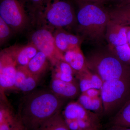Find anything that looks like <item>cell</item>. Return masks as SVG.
I'll list each match as a JSON object with an SVG mask.
<instances>
[{
  "label": "cell",
  "instance_id": "19",
  "mask_svg": "<svg viewBox=\"0 0 130 130\" xmlns=\"http://www.w3.org/2000/svg\"><path fill=\"white\" fill-rule=\"evenodd\" d=\"M35 130H70L60 113L44 121Z\"/></svg>",
  "mask_w": 130,
  "mask_h": 130
},
{
  "label": "cell",
  "instance_id": "16",
  "mask_svg": "<svg viewBox=\"0 0 130 130\" xmlns=\"http://www.w3.org/2000/svg\"><path fill=\"white\" fill-rule=\"evenodd\" d=\"M49 62L46 55L42 52L38 51L25 67L31 74L40 76L47 68Z\"/></svg>",
  "mask_w": 130,
  "mask_h": 130
},
{
  "label": "cell",
  "instance_id": "31",
  "mask_svg": "<svg viewBox=\"0 0 130 130\" xmlns=\"http://www.w3.org/2000/svg\"><path fill=\"white\" fill-rule=\"evenodd\" d=\"M108 1L115 2H118L120 1H123V0H106Z\"/></svg>",
  "mask_w": 130,
  "mask_h": 130
},
{
  "label": "cell",
  "instance_id": "15",
  "mask_svg": "<svg viewBox=\"0 0 130 130\" xmlns=\"http://www.w3.org/2000/svg\"><path fill=\"white\" fill-rule=\"evenodd\" d=\"M110 20L124 26H130V5H116L107 10Z\"/></svg>",
  "mask_w": 130,
  "mask_h": 130
},
{
  "label": "cell",
  "instance_id": "32",
  "mask_svg": "<svg viewBox=\"0 0 130 130\" xmlns=\"http://www.w3.org/2000/svg\"><path fill=\"white\" fill-rule=\"evenodd\" d=\"M93 130H100V128H97V129H95Z\"/></svg>",
  "mask_w": 130,
  "mask_h": 130
},
{
  "label": "cell",
  "instance_id": "17",
  "mask_svg": "<svg viewBox=\"0 0 130 130\" xmlns=\"http://www.w3.org/2000/svg\"><path fill=\"white\" fill-rule=\"evenodd\" d=\"M52 78L67 82H75L74 70L68 63L64 60L59 61L55 65Z\"/></svg>",
  "mask_w": 130,
  "mask_h": 130
},
{
  "label": "cell",
  "instance_id": "27",
  "mask_svg": "<svg viewBox=\"0 0 130 130\" xmlns=\"http://www.w3.org/2000/svg\"><path fill=\"white\" fill-rule=\"evenodd\" d=\"M108 130H130V127L118 125H113Z\"/></svg>",
  "mask_w": 130,
  "mask_h": 130
},
{
  "label": "cell",
  "instance_id": "3",
  "mask_svg": "<svg viewBox=\"0 0 130 130\" xmlns=\"http://www.w3.org/2000/svg\"><path fill=\"white\" fill-rule=\"evenodd\" d=\"M89 70L97 74L103 82L115 79L130 78V66L107 50H98L86 58Z\"/></svg>",
  "mask_w": 130,
  "mask_h": 130
},
{
  "label": "cell",
  "instance_id": "6",
  "mask_svg": "<svg viewBox=\"0 0 130 130\" xmlns=\"http://www.w3.org/2000/svg\"><path fill=\"white\" fill-rule=\"evenodd\" d=\"M32 17L26 0H1L0 18L13 30L20 31L25 29Z\"/></svg>",
  "mask_w": 130,
  "mask_h": 130
},
{
  "label": "cell",
  "instance_id": "22",
  "mask_svg": "<svg viewBox=\"0 0 130 130\" xmlns=\"http://www.w3.org/2000/svg\"><path fill=\"white\" fill-rule=\"evenodd\" d=\"M11 27L0 18V43L2 45L10 37L12 31Z\"/></svg>",
  "mask_w": 130,
  "mask_h": 130
},
{
  "label": "cell",
  "instance_id": "29",
  "mask_svg": "<svg viewBox=\"0 0 130 130\" xmlns=\"http://www.w3.org/2000/svg\"><path fill=\"white\" fill-rule=\"evenodd\" d=\"M116 5H130V0H123L120 1L116 2Z\"/></svg>",
  "mask_w": 130,
  "mask_h": 130
},
{
  "label": "cell",
  "instance_id": "18",
  "mask_svg": "<svg viewBox=\"0 0 130 130\" xmlns=\"http://www.w3.org/2000/svg\"><path fill=\"white\" fill-rule=\"evenodd\" d=\"M77 101L85 109L98 114L103 111L102 100L101 96L90 97L84 93H81Z\"/></svg>",
  "mask_w": 130,
  "mask_h": 130
},
{
  "label": "cell",
  "instance_id": "12",
  "mask_svg": "<svg viewBox=\"0 0 130 130\" xmlns=\"http://www.w3.org/2000/svg\"><path fill=\"white\" fill-rule=\"evenodd\" d=\"M63 116L65 119L99 121L98 114L85 109L77 101L68 103L63 111Z\"/></svg>",
  "mask_w": 130,
  "mask_h": 130
},
{
  "label": "cell",
  "instance_id": "21",
  "mask_svg": "<svg viewBox=\"0 0 130 130\" xmlns=\"http://www.w3.org/2000/svg\"><path fill=\"white\" fill-rule=\"evenodd\" d=\"M40 77V76L33 75L29 72V73L18 90L23 92H29L32 90L37 85Z\"/></svg>",
  "mask_w": 130,
  "mask_h": 130
},
{
  "label": "cell",
  "instance_id": "2",
  "mask_svg": "<svg viewBox=\"0 0 130 130\" xmlns=\"http://www.w3.org/2000/svg\"><path fill=\"white\" fill-rule=\"evenodd\" d=\"M76 14L78 29L82 39L100 44L106 40L107 26L109 20V13L94 2H81Z\"/></svg>",
  "mask_w": 130,
  "mask_h": 130
},
{
  "label": "cell",
  "instance_id": "9",
  "mask_svg": "<svg viewBox=\"0 0 130 130\" xmlns=\"http://www.w3.org/2000/svg\"><path fill=\"white\" fill-rule=\"evenodd\" d=\"M18 66L8 52L4 50L0 55V88L1 94L14 90Z\"/></svg>",
  "mask_w": 130,
  "mask_h": 130
},
{
  "label": "cell",
  "instance_id": "28",
  "mask_svg": "<svg viewBox=\"0 0 130 130\" xmlns=\"http://www.w3.org/2000/svg\"><path fill=\"white\" fill-rule=\"evenodd\" d=\"M79 3L81 2H94L100 4V3L102 2L103 0H78Z\"/></svg>",
  "mask_w": 130,
  "mask_h": 130
},
{
  "label": "cell",
  "instance_id": "14",
  "mask_svg": "<svg viewBox=\"0 0 130 130\" xmlns=\"http://www.w3.org/2000/svg\"><path fill=\"white\" fill-rule=\"evenodd\" d=\"M64 60L68 63L74 70L75 74L86 68V58L80 47L66 51L64 53Z\"/></svg>",
  "mask_w": 130,
  "mask_h": 130
},
{
  "label": "cell",
  "instance_id": "20",
  "mask_svg": "<svg viewBox=\"0 0 130 130\" xmlns=\"http://www.w3.org/2000/svg\"><path fill=\"white\" fill-rule=\"evenodd\" d=\"M112 122L113 125L130 127V100L118 110Z\"/></svg>",
  "mask_w": 130,
  "mask_h": 130
},
{
  "label": "cell",
  "instance_id": "13",
  "mask_svg": "<svg viewBox=\"0 0 130 130\" xmlns=\"http://www.w3.org/2000/svg\"><path fill=\"white\" fill-rule=\"evenodd\" d=\"M54 36L56 46L62 53L80 47L82 38L63 29H57Z\"/></svg>",
  "mask_w": 130,
  "mask_h": 130
},
{
  "label": "cell",
  "instance_id": "25",
  "mask_svg": "<svg viewBox=\"0 0 130 130\" xmlns=\"http://www.w3.org/2000/svg\"><path fill=\"white\" fill-rule=\"evenodd\" d=\"M81 93H84L86 95L90 97H98L101 95L100 90L94 88L89 89L85 92Z\"/></svg>",
  "mask_w": 130,
  "mask_h": 130
},
{
  "label": "cell",
  "instance_id": "5",
  "mask_svg": "<svg viewBox=\"0 0 130 130\" xmlns=\"http://www.w3.org/2000/svg\"><path fill=\"white\" fill-rule=\"evenodd\" d=\"M100 91L104 113L119 110L130 100V78L103 82Z\"/></svg>",
  "mask_w": 130,
  "mask_h": 130
},
{
  "label": "cell",
  "instance_id": "26",
  "mask_svg": "<svg viewBox=\"0 0 130 130\" xmlns=\"http://www.w3.org/2000/svg\"><path fill=\"white\" fill-rule=\"evenodd\" d=\"M19 118L18 121L15 126V128L13 130H28L22 123V121H21L19 117Z\"/></svg>",
  "mask_w": 130,
  "mask_h": 130
},
{
  "label": "cell",
  "instance_id": "10",
  "mask_svg": "<svg viewBox=\"0 0 130 130\" xmlns=\"http://www.w3.org/2000/svg\"><path fill=\"white\" fill-rule=\"evenodd\" d=\"M15 61L18 67L27 66L38 50L31 43L22 46H13L5 49Z\"/></svg>",
  "mask_w": 130,
  "mask_h": 130
},
{
  "label": "cell",
  "instance_id": "24",
  "mask_svg": "<svg viewBox=\"0 0 130 130\" xmlns=\"http://www.w3.org/2000/svg\"><path fill=\"white\" fill-rule=\"evenodd\" d=\"M32 16L35 17L44 0H26Z\"/></svg>",
  "mask_w": 130,
  "mask_h": 130
},
{
  "label": "cell",
  "instance_id": "4",
  "mask_svg": "<svg viewBox=\"0 0 130 130\" xmlns=\"http://www.w3.org/2000/svg\"><path fill=\"white\" fill-rule=\"evenodd\" d=\"M35 16L47 28L63 29L77 23L74 8L67 0H44Z\"/></svg>",
  "mask_w": 130,
  "mask_h": 130
},
{
  "label": "cell",
  "instance_id": "1",
  "mask_svg": "<svg viewBox=\"0 0 130 130\" xmlns=\"http://www.w3.org/2000/svg\"><path fill=\"white\" fill-rule=\"evenodd\" d=\"M64 101L51 91H37L24 99L19 117L28 130H35L59 113Z\"/></svg>",
  "mask_w": 130,
  "mask_h": 130
},
{
  "label": "cell",
  "instance_id": "23",
  "mask_svg": "<svg viewBox=\"0 0 130 130\" xmlns=\"http://www.w3.org/2000/svg\"><path fill=\"white\" fill-rule=\"evenodd\" d=\"M19 118L13 115L0 123V130H13L18 121Z\"/></svg>",
  "mask_w": 130,
  "mask_h": 130
},
{
  "label": "cell",
  "instance_id": "11",
  "mask_svg": "<svg viewBox=\"0 0 130 130\" xmlns=\"http://www.w3.org/2000/svg\"><path fill=\"white\" fill-rule=\"evenodd\" d=\"M50 88L55 94L64 99L75 98L81 92L79 84L76 81L65 82L54 78L51 80Z\"/></svg>",
  "mask_w": 130,
  "mask_h": 130
},
{
  "label": "cell",
  "instance_id": "8",
  "mask_svg": "<svg viewBox=\"0 0 130 130\" xmlns=\"http://www.w3.org/2000/svg\"><path fill=\"white\" fill-rule=\"evenodd\" d=\"M30 39V43L38 51L46 55L54 66L60 61L64 60V53L57 48L54 33L48 28L44 27L37 29L31 33Z\"/></svg>",
  "mask_w": 130,
  "mask_h": 130
},
{
  "label": "cell",
  "instance_id": "30",
  "mask_svg": "<svg viewBox=\"0 0 130 130\" xmlns=\"http://www.w3.org/2000/svg\"><path fill=\"white\" fill-rule=\"evenodd\" d=\"M127 27V37L128 39V43L130 46V26H126Z\"/></svg>",
  "mask_w": 130,
  "mask_h": 130
},
{
  "label": "cell",
  "instance_id": "7",
  "mask_svg": "<svg viewBox=\"0 0 130 130\" xmlns=\"http://www.w3.org/2000/svg\"><path fill=\"white\" fill-rule=\"evenodd\" d=\"M127 27L110 19L106 34L108 49L123 62L130 65V46L127 37Z\"/></svg>",
  "mask_w": 130,
  "mask_h": 130
}]
</instances>
